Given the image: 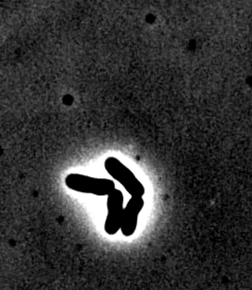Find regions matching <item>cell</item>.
Returning <instances> with one entry per match:
<instances>
[{"label": "cell", "mask_w": 252, "mask_h": 290, "mask_svg": "<svg viewBox=\"0 0 252 290\" xmlns=\"http://www.w3.org/2000/svg\"><path fill=\"white\" fill-rule=\"evenodd\" d=\"M65 183L69 189L83 193H92L96 196H108L115 189L114 181L109 179L92 178L78 173L68 174Z\"/></svg>", "instance_id": "6da1fadb"}, {"label": "cell", "mask_w": 252, "mask_h": 290, "mask_svg": "<svg viewBox=\"0 0 252 290\" xmlns=\"http://www.w3.org/2000/svg\"><path fill=\"white\" fill-rule=\"evenodd\" d=\"M108 216L104 223V229L109 235L116 234L120 229L124 214V195L119 189L115 188L108 195Z\"/></svg>", "instance_id": "3957f363"}, {"label": "cell", "mask_w": 252, "mask_h": 290, "mask_svg": "<svg viewBox=\"0 0 252 290\" xmlns=\"http://www.w3.org/2000/svg\"><path fill=\"white\" fill-rule=\"evenodd\" d=\"M144 207V199L142 197H131L127 206L124 208L120 231L124 236H131L137 226V218Z\"/></svg>", "instance_id": "277c9868"}, {"label": "cell", "mask_w": 252, "mask_h": 290, "mask_svg": "<svg viewBox=\"0 0 252 290\" xmlns=\"http://www.w3.org/2000/svg\"><path fill=\"white\" fill-rule=\"evenodd\" d=\"M104 168L106 172L114 180L119 182L124 187L131 197H143L145 193V188L140 181L136 179L134 173L126 167L119 160L115 157H109L104 162Z\"/></svg>", "instance_id": "7a4b0ae2"}]
</instances>
